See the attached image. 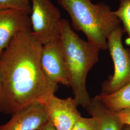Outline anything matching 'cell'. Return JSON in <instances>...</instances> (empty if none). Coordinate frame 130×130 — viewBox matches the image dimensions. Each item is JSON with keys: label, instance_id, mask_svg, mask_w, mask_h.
I'll use <instances>...</instances> for the list:
<instances>
[{"label": "cell", "instance_id": "7a4b0ae2", "mask_svg": "<svg viewBox=\"0 0 130 130\" xmlns=\"http://www.w3.org/2000/svg\"><path fill=\"white\" fill-rule=\"evenodd\" d=\"M60 41L73 98L78 106L86 108L91 101L86 88L87 76L97 63L101 49L82 39L65 19L61 21Z\"/></svg>", "mask_w": 130, "mask_h": 130}, {"label": "cell", "instance_id": "ba28073f", "mask_svg": "<svg viewBox=\"0 0 130 130\" xmlns=\"http://www.w3.org/2000/svg\"><path fill=\"white\" fill-rule=\"evenodd\" d=\"M31 31L30 16L17 10H0V56L19 33Z\"/></svg>", "mask_w": 130, "mask_h": 130}, {"label": "cell", "instance_id": "30bf717a", "mask_svg": "<svg viewBox=\"0 0 130 130\" xmlns=\"http://www.w3.org/2000/svg\"><path fill=\"white\" fill-rule=\"evenodd\" d=\"M86 109L91 116L96 117L99 119L98 130H123L124 125L116 112L108 108L98 95L91 98Z\"/></svg>", "mask_w": 130, "mask_h": 130}, {"label": "cell", "instance_id": "e0dca14e", "mask_svg": "<svg viewBox=\"0 0 130 130\" xmlns=\"http://www.w3.org/2000/svg\"><path fill=\"white\" fill-rule=\"evenodd\" d=\"M2 83H3V77H2V74L1 71L0 70V93L1 92L2 88Z\"/></svg>", "mask_w": 130, "mask_h": 130}, {"label": "cell", "instance_id": "ac0fdd59", "mask_svg": "<svg viewBox=\"0 0 130 130\" xmlns=\"http://www.w3.org/2000/svg\"><path fill=\"white\" fill-rule=\"evenodd\" d=\"M123 130H130V127L128 125H124Z\"/></svg>", "mask_w": 130, "mask_h": 130}, {"label": "cell", "instance_id": "5bb4252c", "mask_svg": "<svg viewBox=\"0 0 130 130\" xmlns=\"http://www.w3.org/2000/svg\"><path fill=\"white\" fill-rule=\"evenodd\" d=\"M98 125L99 119L97 117H81L71 130H98Z\"/></svg>", "mask_w": 130, "mask_h": 130}, {"label": "cell", "instance_id": "8992f818", "mask_svg": "<svg viewBox=\"0 0 130 130\" xmlns=\"http://www.w3.org/2000/svg\"><path fill=\"white\" fill-rule=\"evenodd\" d=\"M41 62L44 73L52 82L70 86L60 39L43 45Z\"/></svg>", "mask_w": 130, "mask_h": 130}, {"label": "cell", "instance_id": "2e32d148", "mask_svg": "<svg viewBox=\"0 0 130 130\" xmlns=\"http://www.w3.org/2000/svg\"><path fill=\"white\" fill-rule=\"evenodd\" d=\"M37 130H57L51 123L48 121Z\"/></svg>", "mask_w": 130, "mask_h": 130}, {"label": "cell", "instance_id": "6da1fadb", "mask_svg": "<svg viewBox=\"0 0 130 130\" xmlns=\"http://www.w3.org/2000/svg\"><path fill=\"white\" fill-rule=\"evenodd\" d=\"M43 45L31 31L19 33L0 56V113L14 115L35 103L45 105L58 89L41 62Z\"/></svg>", "mask_w": 130, "mask_h": 130}, {"label": "cell", "instance_id": "3957f363", "mask_svg": "<svg viewBox=\"0 0 130 130\" xmlns=\"http://www.w3.org/2000/svg\"><path fill=\"white\" fill-rule=\"evenodd\" d=\"M69 14L72 27L84 33L88 41L101 50L107 49L110 33L120 26L121 21L104 3L93 4L91 0H57Z\"/></svg>", "mask_w": 130, "mask_h": 130}, {"label": "cell", "instance_id": "52a82bcc", "mask_svg": "<svg viewBox=\"0 0 130 130\" xmlns=\"http://www.w3.org/2000/svg\"><path fill=\"white\" fill-rule=\"evenodd\" d=\"M49 121L57 130H71L82 117L74 98L60 99L54 95L45 104Z\"/></svg>", "mask_w": 130, "mask_h": 130}, {"label": "cell", "instance_id": "9a60e30c", "mask_svg": "<svg viewBox=\"0 0 130 130\" xmlns=\"http://www.w3.org/2000/svg\"><path fill=\"white\" fill-rule=\"evenodd\" d=\"M116 112L122 123L124 125L130 127V108L123 109Z\"/></svg>", "mask_w": 130, "mask_h": 130}, {"label": "cell", "instance_id": "277c9868", "mask_svg": "<svg viewBox=\"0 0 130 130\" xmlns=\"http://www.w3.org/2000/svg\"><path fill=\"white\" fill-rule=\"evenodd\" d=\"M31 31L42 45L60 39L61 21L59 10L51 0H31Z\"/></svg>", "mask_w": 130, "mask_h": 130}, {"label": "cell", "instance_id": "8fae6325", "mask_svg": "<svg viewBox=\"0 0 130 130\" xmlns=\"http://www.w3.org/2000/svg\"><path fill=\"white\" fill-rule=\"evenodd\" d=\"M98 96L101 101L112 111L118 112L130 108V82L114 93H102Z\"/></svg>", "mask_w": 130, "mask_h": 130}, {"label": "cell", "instance_id": "4fadbf2b", "mask_svg": "<svg viewBox=\"0 0 130 130\" xmlns=\"http://www.w3.org/2000/svg\"><path fill=\"white\" fill-rule=\"evenodd\" d=\"M17 10L30 15L31 0H0V10Z\"/></svg>", "mask_w": 130, "mask_h": 130}, {"label": "cell", "instance_id": "7c38bea8", "mask_svg": "<svg viewBox=\"0 0 130 130\" xmlns=\"http://www.w3.org/2000/svg\"><path fill=\"white\" fill-rule=\"evenodd\" d=\"M123 25V29L130 40V0H120L118 9L114 11Z\"/></svg>", "mask_w": 130, "mask_h": 130}, {"label": "cell", "instance_id": "9c48e42d", "mask_svg": "<svg viewBox=\"0 0 130 130\" xmlns=\"http://www.w3.org/2000/svg\"><path fill=\"white\" fill-rule=\"evenodd\" d=\"M0 130H37L48 121L45 105L35 103L12 115Z\"/></svg>", "mask_w": 130, "mask_h": 130}, {"label": "cell", "instance_id": "5b68a950", "mask_svg": "<svg viewBox=\"0 0 130 130\" xmlns=\"http://www.w3.org/2000/svg\"><path fill=\"white\" fill-rule=\"evenodd\" d=\"M123 32L121 26L110 33L107 39V48L114 66V74L105 86L104 93H111L130 82V51L122 43Z\"/></svg>", "mask_w": 130, "mask_h": 130}]
</instances>
